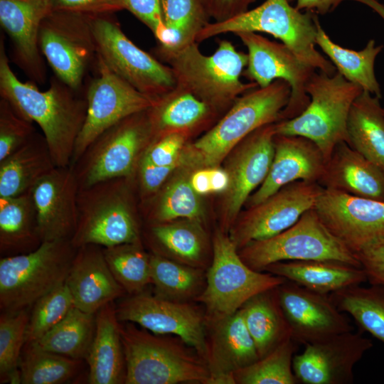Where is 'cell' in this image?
<instances>
[{
    "label": "cell",
    "instance_id": "1",
    "mask_svg": "<svg viewBox=\"0 0 384 384\" xmlns=\"http://www.w3.org/2000/svg\"><path fill=\"white\" fill-rule=\"evenodd\" d=\"M76 92L59 79L53 80L45 91L18 80L9 65L1 38V97L24 118L39 126L58 167L70 166L75 142L86 116V98L78 97Z\"/></svg>",
    "mask_w": 384,
    "mask_h": 384
},
{
    "label": "cell",
    "instance_id": "2",
    "mask_svg": "<svg viewBox=\"0 0 384 384\" xmlns=\"http://www.w3.org/2000/svg\"><path fill=\"white\" fill-rule=\"evenodd\" d=\"M161 61L169 65L176 83L206 102L215 110L228 107L247 90L257 87L240 78L247 64V55L238 50L231 41L220 40L215 50L204 55L195 42L169 50L157 45Z\"/></svg>",
    "mask_w": 384,
    "mask_h": 384
},
{
    "label": "cell",
    "instance_id": "3",
    "mask_svg": "<svg viewBox=\"0 0 384 384\" xmlns=\"http://www.w3.org/2000/svg\"><path fill=\"white\" fill-rule=\"evenodd\" d=\"M290 95L289 85L282 80L247 90L216 124L188 146V161L197 166L215 167L256 129L279 122Z\"/></svg>",
    "mask_w": 384,
    "mask_h": 384
},
{
    "label": "cell",
    "instance_id": "4",
    "mask_svg": "<svg viewBox=\"0 0 384 384\" xmlns=\"http://www.w3.org/2000/svg\"><path fill=\"white\" fill-rule=\"evenodd\" d=\"M120 321L126 361L125 384H206V361L181 338L151 334L134 323Z\"/></svg>",
    "mask_w": 384,
    "mask_h": 384
},
{
    "label": "cell",
    "instance_id": "5",
    "mask_svg": "<svg viewBox=\"0 0 384 384\" xmlns=\"http://www.w3.org/2000/svg\"><path fill=\"white\" fill-rule=\"evenodd\" d=\"M309 102L295 117L275 123V134L301 136L314 142L328 162L336 147L348 144L347 124L355 100L363 91L337 71L315 70L306 85Z\"/></svg>",
    "mask_w": 384,
    "mask_h": 384
},
{
    "label": "cell",
    "instance_id": "6",
    "mask_svg": "<svg viewBox=\"0 0 384 384\" xmlns=\"http://www.w3.org/2000/svg\"><path fill=\"white\" fill-rule=\"evenodd\" d=\"M317 20L318 15L297 9L289 0H266L228 20L210 22L196 41L199 43L228 33H266L280 40L305 64L333 75L335 66L316 48Z\"/></svg>",
    "mask_w": 384,
    "mask_h": 384
},
{
    "label": "cell",
    "instance_id": "7",
    "mask_svg": "<svg viewBox=\"0 0 384 384\" xmlns=\"http://www.w3.org/2000/svg\"><path fill=\"white\" fill-rule=\"evenodd\" d=\"M77 248L69 240L43 241L35 250L0 260L2 312L28 309L65 283Z\"/></svg>",
    "mask_w": 384,
    "mask_h": 384
},
{
    "label": "cell",
    "instance_id": "8",
    "mask_svg": "<svg viewBox=\"0 0 384 384\" xmlns=\"http://www.w3.org/2000/svg\"><path fill=\"white\" fill-rule=\"evenodd\" d=\"M213 245V260L206 273V286L195 299L206 308V323L233 314L253 296L287 280L249 267L223 232L215 234Z\"/></svg>",
    "mask_w": 384,
    "mask_h": 384
},
{
    "label": "cell",
    "instance_id": "9",
    "mask_svg": "<svg viewBox=\"0 0 384 384\" xmlns=\"http://www.w3.org/2000/svg\"><path fill=\"white\" fill-rule=\"evenodd\" d=\"M238 254L249 267L258 272L272 263L292 260H329L361 267L356 255L327 229L314 208L287 230L250 242Z\"/></svg>",
    "mask_w": 384,
    "mask_h": 384
},
{
    "label": "cell",
    "instance_id": "10",
    "mask_svg": "<svg viewBox=\"0 0 384 384\" xmlns=\"http://www.w3.org/2000/svg\"><path fill=\"white\" fill-rule=\"evenodd\" d=\"M154 139L148 110L131 115L100 134L72 166L79 188L114 178H128L144 147Z\"/></svg>",
    "mask_w": 384,
    "mask_h": 384
},
{
    "label": "cell",
    "instance_id": "11",
    "mask_svg": "<svg viewBox=\"0 0 384 384\" xmlns=\"http://www.w3.org/2000/svg\"><path fill=\"white\" fill-rule=\"evenodd\" d=\"M122 178L79 189L78 225L70 240L73 247H109L140 242L135 218L120 186Z\"/></svg>",
    "mask_w": 384,
    "mask_h": 384
},
{
    "label": "cell",
    "instance_id": "12",
    "mask_svg": "<svg viewBox=\"0 0 384 384\" xmlns=\"http://www.w3.org/2000/svg\"><path fill=\"white\" fill-rule=\"evenodd\" d=\"M91 24L97 55L136 90L159 97L176 87L171 68L136 46L111 14L91 16Z\"/></svg>",
    "mask_w": 384,
    "mask_h": 384
},
{
    "label": "cell",
    "instance_id": "13",
    "mask_svg": "<svg viewBox=\"0 0 384 384\" xmlns=\"http://www.w3.org/2000/svg\"><path fill=\"white\" fill-rule=\"evenodd\" d=\"M38 42L57 78L78 91L97 57L91 16L50 10L41 22Z\"/></svg>",
    "mask_w": 384,
    "mask_h": 384
},
{
    "label": "cell",
    "instance_id": "14",
    "mask_svg": "<svg viewBox=\"0 0 384 384\" xmlns=\"http://www.w3.org/2000/svg\"><path fill=\"white\" fill-rule=\"evenodd\" d=\"M97 74L86 93L87 112L70 166L104 132L122 119L152 107L158 97L145 95L112 72L97 55Z\"/></svg>",
    "mask_w": 384,
    "mask_h": 384
},
{
    "label": "cell",
    "instance_id": "15",
    "mask_svg": "<svg viewBox=\"0 0 384 384\" xmlns=\"http://www.w3.org/2000/svg\"><path fill=\"white\" fill-rule=\"evenodd\" d=\"M235 35L247 50V64L242 76L260 87L277 80L289 85L290 98L280 121L302 113L310 100L305 90L306 82L316 70L300 60L282 42L271 41L255 32H240Z\"/></svg>",
    "mask_w": 384,
    "mask_h": 384
},
{
    "label": "cell",
    "instance_id": "16",
    "mask_svg": "<svg viewBox=\"0 0 384 384\" xmlns=\"http://www.w3.org/2000/svg\"><path fill=\"white\" fill-rule=\"evenodd\" d=\"M115 309L119 321L137 324L155 334L176 336L206 361L205 314L191 304L142 292L121 298Z\"/></svg>",
    "mask_w": 384,
    "mask_h": 384
},
{
    "label": "cell",
    "instance_id": "17",
    "mask_svg": "<svg viewBox=\"0 0 384 384\" xmlns=\"http://www.w3.org/2000/svg\"><path fill=\"white\" fill-rule=\"evenodd\" d=\"M313 208L354 254L384 239V201L323 188Z\"/></svg>",
    "mask_w": 384,
    "mask_h": 384
},
{
    "label": "cell",
    "instance_id": "18",
    "mask_svg": "<svg viewBox=\"0 0 384 384\" xmlns=\"http://www.w3.org/2000/svg\"><path fill=\"white\" fill-rule=\"evenodd\" d=\"M323 187L298 181L287 184L251 208L234 227L230 237L238 249L252 241L273 237L293 225L314 208Z\"/></svg>",
    "mask_w": 384,
    "mask_h": 384
},
{
    "label": "cell",
    "instance_id": "19",
    "mask_svg": "<svg viewBox=\"0 0 384 384\" xmlns=\"http://www.w3.org/2000/svg\"><path fill=\"white\" fill-rule=\"evenodd\" d=\"M277 292L291 338L298 344L319 341L353 329L328 294L288 280L278 286Z\"/></svg>",
    "mask_w": 384,
    "mask_h": 384
},
{
    "label": "cell",
    "instance_id": "20",
    "mask_svg": "<svg viewBox=\"0 0 384 384\" xmlns=\"http://www.w3.org/2000/svg\"><path fill=\"white\" fill-rule=\"evenodd\" d=\"M304 351L294 354L292 369L298 383L350 384L353 367L372 346L362 332L353 331L306 343Z\"/></svg>",
    "mask_w": 384,
    "mask_h": 384
},
{
    "label": "cell",
    "instance_id": "21",
    "mask_svg": "<svg viewBox=\"0 0 384 384\" xmlns=\"http://www.w3.org/2000/svg\"><path fill=\"white\" fill-rule=\"evenodd\" d=\"M78 181L72 166H55L30 190L41 242L70 240L78 225Z\"/></svg>",
    "mask_w": 384,
    "mask_h": 384
},
{
    "label": "cell",
    "instance_id": "22",
    "mask_svg": "<svg viewBox=\"0 0 384 384\" xmlns=\"http://www.w3.org/2000/svg\"><path fill=\"white\" fill-rule=\"evenodd\" d=\"M206 324L210 327L206 357L210 376L206 384H235L234 373L260 358L242 309Z\"/></svg>",
    "mask_w": 384,
    "mask_h": 384
},
{
    "label": "cell",
    "instance_id": "23",
    "mask_svg": "<svg viewBox=\"0 0 384 384\" xmlns=\"http://www.w3.org/2000/svg\"><path fill=\"white\" fill-rule=\"evenodd\" d=\"M274 153L269 173L250 197V206H256L284 186L298 181L319 183L327 161L311 140L292 135L276 134Z\"/></svg>",
    "mask_w": 384,
    "mask_h": 384
},
{
    "label": "cell",
    "instance_id": "24",
    "mask_svg": "<svg viewBox=\"0 0 384 384\" xmlns=\"http://www.w3.org/2000/svg\"><path fill=\"white\" fill-rule=\"evenodd\" d=\"M275 123L263 126L240 143L233 164L228 189L225 225L235 220L250 194L266 178L274 156Z\"/></svg>",
    "mask_w": 384,
    "mask_h": 384
},
{
    "label": "cell",
    "instance_id": "25",
    "mask_svg": "<svg viewBox=\"0 0 384 384\" xmlns=\"http://www.w3.org/2000/svg\"><path fill=\"white\" fill-rule=\"evenodd\" d=\"M65 284L75 306L90 314L127 294L110 270L102 247L96 245L77 248Z\"/></svg>",
    "mask_w": 384,
    "mask_h": 384
},
{
    "label": "cell",
    "instance_id": "26",
    "mask_svg": "<svg viewBox=\"0 0 384 384\" xmlns=\"http://www.w3.org/2000/svg\"><path fill=\"white\" fill-rule=\"evenodd\" d=\"M50 11L48 0H0V23L13 43L16 59L39 83L46 77L39 51V30Z\"/></svg>",
    "mask_w": 384,
    "mask_h": 384
},
{
    "label": "cell",
    "instance_id": "27",
    "mask_svg": "<svg viewBox=\"0 0 384 384\" xmlns=\"http://www.w3.org/2000/svg\"><path fill=\"white\" fill-rule=\"evenodd\" d=\"M319 183L325 188L384 201V171L346 142L333 151Z\"/></svg>",
    "mask_w": 384,
    "mask_h": 384
},
{
    "label": "cell",
    "instance_id": "28",
    "mask_svg": "<svg viewBox=\"0 0 384 384\" xmlns=\"http://www.w3.org/2000/svg\"><path fill=\"white\" fill-rule=\"evenodd\" d=\"M95 331L86 361L90 384L124 383L126 361L115 304L110 302L95 314Z\"/></svg>",
    "mask_w": 384,
    "mask_h": 384
},
{
    "label": "cell",
    "instance_id": "29",
    "mask_svg": "<svg viewBox=\"0 0 384 384\" xmlns=\"http://www.w3.org/2000/svg\"><path fill=\"white\" fill-rule=\"evenodd\" d=\"M263 271L328 294L367 281L362 267L329 260L281 261L267 266Z\"/></svg>",
    "mask_w": 384,
    "mask_h": 384
},
{
    "label": "cell",
    "instance_id": "30",
    "mask_svg": "<svg viewBox=\"0 0 384 384\" xmlns=\"http://www.w3.org/2000/svg\"><path fill=\"white\" fill-rule=\"evenodd\" d=\"M55 167L44 136L35 133L24 145L0 161V197L28 192Z\"/></svg>",
    "mask_w": 384,
    "mask_h": 384
},
{
    "label": "cell",
    "instance_id": "31",
    "mask_svg": "<svg viewBox=\"0 0 384 384\" xmlns=\"http://www.w3.org/2000/svg\"><path fill=\"white\" fill-rule=\"evenodd\" d=\"M213 110L193 93L176 85L159 97L155 105L148 110L154 139L171 132L188 135L209 119Z\"/></svg>",
    "mask_w": 384,
    "mask_h": 384
},
{
    "label": "cell",
    "instance_id": "32",
    "mask_svg": "<svg viewBox=\"0 0 384 384\" xmlns=\"http://www.w3.org/2000/svg\"><path fill=\"white\" fill-rule=\"evenodd\" d=\"M380 100L366 91L355 100L348 119V144L384 171V107Z\"/></svg>",
    "mask_w": 384,
    "mask_h": 384
},
{
    "label": "cell",
    "instance_id": "33",
    "mask_svg": "<svg viewBox=\"0 0 384 384\" xmlns=\"http://www.w3.org/2000/svg\"><path fill=\"white\" fill-rule=\"evenodd\" d=\"M316 43L329 58L339 73L348 81L359 86L363 91L381 98L382 92L375 73V63L383 49L370 39L360 50H351L336 43L316 21Z\"/></svg>",
    "mask_w": 384,
    "mask_h": 384
},
{
    "label": "cell",
    "instance_id": "34",
    "mask_svg": "<svg viewBox=\"0 0 384 384\" xmlns=\"http://www.w3.org/2000/svg\"><path fill=\"white\" fill-rule=\"evenodd\" d=\"M41 240L36 212L30 193L0 197V251L4 257L29 252Z\"/></svg>",
    "mask_w": 384,
    "mask_h": 384
},
{
    "label": "cell",
    "instance_id": "35",
    "mask_svg": "<svg viewBox=\"0 0 384 384\" xmlns=\"http://www.w3.org/2000/svg\"><path fill=\"white\" fill-rule=\"evenodd\" d=\"M277 287L253 296L240 308L260 358L291 338L279 302Z\"/></svg>",
    "mask_w": 384,
    "mask_h": 384
},
{
    "label": "cell",
    "instance_id": "36",
    "mask_svg": "<svg viewBox=\"0 0 384 384\" xmlns=\"http://www.w3.org/2000/svg\"><path fill=\"white\" fill-rule=\"evenodd\" d=\"M154 295L165 299L188 302L205 288L206 274L201 268L187 265L159 254L150 255Z\"/></svg>",
    "mask_w": 384,
    "mask_h": 384
},
{
    "label": "cell",
    "instance_id": "37",
    "mask_svg": "<svg viewBox=\"0 0 384 384\" xmlns=\"http://www.w3.org/2000/svg\"><path fill=\"white\" fill-rule=\"evenodd\" d=\"M95 314L74 306L62 321L33 343L73 359H86L95 335Z\"/></svg>",
    "mask_w": 384,
    "mask_h": 384
},
{
    "label": "cell",
    "instance_id": "38",
    "mask_svg": "<svg viewBox=\"0 0 384 384\" xmlns=\"http://www.w3.org/2000/svg\"><path fill=\"white\" fill-rule=\"evenodd\" d=\"M166 31L158 46L176 50L195 43L210 22L203 0H160Z\"/></svg>",
    "mask_w": 384,
    "mask_h": 384
},
{
    "label": "cell",
    "instance_id": "39",
    "mask_svg": "<svg viewBox=\"0 0 384 384\" xmlns=\"http://www.w3.org/2000/svg\"><path fill=\"white\" fill-rule=\"evenodd\" d=\"M339 311L350 314L363 331L384 343V287L352 285L329 294Z\"/></svg>",
    "mask_w": 384,
    "mask_h": 384
},
{
    "label": "cell",
    "instance_id": "40",
    "mask_svg": "<svg viewBox=\"0 0 384 384\" xmlns=\"http://www.w3.org/2000/svg\"><path fill=\"white\" fill-rule=\"evenodd\" d=\"M82 361L50 352L35 343H25L19 369L22 384H60L73 378Z\"/></svg>",
    "mask_w": 384,
    "mask_h": 384
},
{
    "label": "cell",
    "instance_id": "41",
    "mask_svg": "<svg viewBox=\"0 0 384 384\" xmlns=\"http://www.w3.org/2000/svg\"><path fill=\"white\" fill-rule=\"evenodd\" d=\"M198 223H161L151 228L155 241L176 262L201 268L204 266L206 239Z\"/></svg>",
    "mask_w": 384,
    "mask_h": 384
},
{
    "label": "cell",
    "instance_id": "42",
    "mask_svg": "<svg viewBox=\"0 0 384 384\" xmlns=\"http://www.w3.org/2000/svg\"><path fill=\"white\" fill-rule=\"evenodd\" d=\"M102 250L110 270L127 294L141 293L151 284L150 255L142 250L140 242Z\"/></svg>",
    "mask_w": 384,
    "mask_h": 384
},
{
    "label": "cell",
    "instance_id": "43",
    "mask_svg": "<svg viewBox=\"0 0 384 384\" xmlns=\"http://www.w3.org/2000/svg\"><path fill=\"white\" fill-rule=\"evenodd\" d=\"M298 343L286 340L265 356L234 373L239 384H297L292 369L293 357Z\"/></svg>",
    "mask_w": 384,
    "mask_h": 384
},
{
    "label": "cell",
    "instance_id": "44",
    "mask_svg": "<svg viewBox=\"0 0 384 384\" xmlns=\"http://www.w3.org/2000/svg\"><path fill=\"white\" fill-rule=\"evenodd\" d=\"M29 319L27 309L1 312L0 317V381L21 383L19 364Z\"/></svg>",
    "mask_w": 384,
    "mask_h": 384
},
{
    "label": "cell",
    "instance_id": "45",
    "mask_svg": "<svg viewBox=\"0 0 384 384\" xmlns=\"http://www.w3.org/2000/svg\"><path fill=\"white\" fill-rule=\"evenodd\" d=\"M26 334V343L36 342L62 321L75 306L65 283L50 292L33 305Z\"/></svg>",
    "mask_w": 384,
    "mask_h": 384
},
{
    "label": "cell",
    "instance_id": "46",
    "mask_svg": "<svg viewBox=\"0 0 384 384\" xmlns=\"http://www.w3.org/2000/svg\"><path fill=\"white\" fill-rule=\"evenodd\" d=\"M203 214L199 195L193 190L189 181L178 178L171 183L161 196L154 218L159 223L177 218L199 223Z\"/></svg>",
    "mask_w": 384,
    "mask_h": 384
},
{
    "label": "cell",
    "instance_id": "47",
    "mask_svg": "<svg viewBox=\"0 0 384 384\" xmlns=\"http://www.w3.org/2000/svg\"><path fill=\"white\" fill-rule=\"evenodd\" d=\"M36 133L33 122L5 99L0 100V161L28 142Z\"/></svg>",
    "mask_w": 384,
    "mask_h": 384
},
{
    "label": "cell",
    "instance_id": "48",
    "mask_svg": "<svg viewBox=\"0 0 384 384\" xmlns=\"http://www.w3.org/2000/svg\"><path fill=\"white\" fill-rule=\"evenodd\" d=\"M187 134L171 132L155 139L145 151L142 158L159 166L178 165Z\"/></svg>",
    "mask_w": 384,
    "mask_h": 384
},
{
    "label": "cell",
    "instance_id": "49",
    "mask_svg": "<svg viewBox=\"0 0 384 384\" xmlns=\"http://www.w3.org/2000/svg\"><path fill=\"white\" fill-rule=\"evenodd\" d=\"M52 11H62L95 16L112 14L124 9L122 0H48Z\"/></svg>",
    "mask_w": 384,
    "mask_h": 384
},
{
    "label": "cell",
    "instance_id": "50",
    "mask_svg": "<svg viewBox=\"0 0 384 384\" xmlns=\"http://www.w3.org/2000/svg\"><path fill=\"white\" fill-rule=\"evenodd\" d=\"M124 9L129 11L153 33L156 41L166 30L162 18L160 0H122Z\"/></svg>",
    "mask_w": 384,
    "mask_h": 384
},
{
    "label": "cell",
    "instance_id": "51",
    "mask_svg": "<svg viewBox=\"0 0 384 384\" xmlns=\"http://www.w3.org/2000/svg\"><path fill=\"white\" fill-rule=\"evenodd\" d=\"M370 284L384 287V239L355 254Z\"/></svg>",
    "mask_w": 384,
    "mask_h": 384
},
{
    "label": "cell",
    "instance_id": "52",
    "mask_svg": "<svg viewBox=\"0 0 384 384\" xmlns=\"http://www.w3.org/2000/svg\"><path fill=\"white\" fill-rule=\"evenodd\" d=\"M207 13L213 22H221L249 9L256 0H203Z\"/></svg>",
    "mask_w": 384,
    "mask_h": 384
},
{
    "label": "cell",
    "instance_id": "53",
    "mask_svg": "<svg viewBox=\"0 0 384 384\" xmlns=\"http://www.w3.org/2000/svg\"><path fill=\"white\" fill-rule=\"evenodd\" d=\"M176 166L156 165L142 158L138 168L143 191L148 193L158 191Z\"/></svg>",
    "mask_w": 384,
    "mask_h": 384
},
{
    "label": "cell",
    "instance_id": "54",
    "mask_svg": "<svg viewBox=\"0 0 384 384\" xmlns=\"http://www.w3.org/2000/svg\"><path fill=\"white\" fill-rule=\"evenodd\" d=\"M345 0H289L297 9L316 15H326L334 11Z\"/></svg>",
    "mask_w": 384,
    "mask_h": 384
},
{
    "label": "cell",
    "instance_id": "55",
    "mask_svg": "<svg viewBox=\"0 0 384 384\" xmlns=\"http://www.w3.org/2000/svg\"><path fill=\"white\" fill-rule=\"evenodd\" d=\"M211 193H221L228 191L230 185L229 174L223 169L215 167L208 168Z\"/></svg>",
    "mask_w": 384,
    "mask_h": 384
},
{
    "label": "cell",
    "instance_id": "56",
    "mask_svg": "<svg viewBox=\"0 0 384 384\" xmlns=\"http://www.w3.org/2000/svg\"><path fill=\"white\" fill-rule=\"evenodd\" d=\"M189 182L198 195L211 193L208 168L195 171L192 174Z\"/></svg>",
    "mask_w": 384,
    "mask_h": 384
},
{
    "label": "cell",
    "instance_id": "57",
    "mask_svg": "<svg viewBox=\"0 0 384 384\" xmlns=\"http://www.w3.org/2000/svg\"><path fill=\"white\" fill-rule=\"evenodd\" d=\"M362 4L378 15L384 21V4L378 0H353Z\"/></svg>",
    "mask_w": 384,
    "mask_h": 384
}]
</instances>
